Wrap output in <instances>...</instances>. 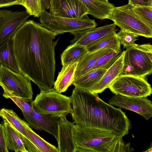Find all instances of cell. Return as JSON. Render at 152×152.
<instances>
[{
  "instance_id": "e0dca14e",
  "label": "cell",
  "mask_w": 152,
  "mask_h": 152,
  "mask_svg": "<svg viewBox=\"0 0 152 152\" xmlns=\"http://www.w3.org/2000/svg\"><path fill=\"white\" fill-rule=\"evenodd\" d=\"M124 53L125 50L122 51L119 58L107 70L101 79L91 88L90 91L98 94L108 88L110 85L121 73Z\"/></svg>"
},
{
  "instance_id": "44dd1931",
  "label": "cell",
  "mask_w": 152,
  "mask_h": 152,
  "mask_svg": "<svg viewBox=\"0 0 152 152\" xmlns=\"http://www.w3.org/2000/svg\"><path fill=\"white\" fill-rule=\"evenodd\" d=\"M121 45L116 31L107 35L86 47L88 52L93 53L101 50L112 49L121 52Z\"/></svg>"
},
{
  "instance_id": "d6a6232c",
  "label": "cell",
  "mask_w": 152,
  "mask_h": 152,
  "mask_svg": "<svg viewBox=\"0 0 152 152\" xmlns=\"http://www.w3.org/2000/svg\"><path fill=\"white\" fill-rule=\"evenodd\" d=\"M4 125L0 124V152H8Z\"/></svg>"
},
{
  "instance_id": "6da1fadb",
  "label": "cell",
  "mask_w": 152,
  "mask_h": 152,
  "mask_svg": "<svg viewBox=\"0 0 152 152\" xmlns=\"http://www.w3.org/2000/svg\"><path fill=\"white\" fill-rule=\"evenodd\" d=\"M58 34L40 24L26 21L11 38L13 53L20 73L36 84L40 91L54 86L55 48Z\"/></svg>"
},
{
  "instance_id": "e575fe53",
  "label": "cell",
  "mask_w": 152,
  "mask_h": 152,
  "mask_svg": "<svg viewBox=\"0 0 152 152\" xmlns=\"http://www.w3.org/2000/svg\"><path fill=\"white\" fill-rule=\"evenodd\" d=\"M128 2L133 6H150L149 0H129Z\"/></svg>"
},
{
  "instance_id": "f35d334b",
  "label": "cell",
  "mask_w": 152,
  "mask_h": 152,
  "mask_svg": "<svg viewBox=\"0 0 152 152\" xmlns=\"http://www.w3.org/2000/svg\"><path fill=\"white\" fill-rule=\"evenodd\" d=\"M96 1L103 3H107L109 2H108V0H96Z\"/></svg>"
},
{
  "instance_id": "ba28073f",
  "label": "cell",
  "mask_w": 152,
  "mask_h": 152,
  "mask_svg": "<svg viewBox=\"0 0 152 152\" xmlns=\"http://www.w3.org/2000/svg\"><path fill=\"white\" fill-rule=\"evenodd\" d=\"M31 80L21 73L15 72L4 66H0V86L4 90L28 102L32 101Z\"/></svg>"
},
{
  "instance_id": "cb8c5ba5",
  "label": "cell",
  "mask_w": 152,
  "mask_h": 152,
  "mask_svg": "<svg viewBox=\"0 0 152 152\" xmlns=\"http://www.w3.org/2000/svg\"><path fill=\"white\" fill-rule=\"evenodd\" d=\"M4 66L13 71L19 73L13 53V41L9 39L0 45V66Z\"/></svg>"
},
{
  "instance_id": "836d02e7",
  "label": "cell",
  "mask_w": 152,
  "mask_h": 152,
  "mask_svg": "<svg viewBox=\"0 0 152 152\" xmlns=\"http://www.w3.org/2000/svg\"><path fill=\"white\" fill-rule=\"evenodd\" d=\"M136 45L140 49L145 52L152 60V46L151 44L149 43L142 45L136 44Z\"/></svg>"
},
{
  "instance_id": "60d3db41",
  "label": "cell",
  "mask_w": 152,
  "mask_h": 152,
  "mask_svg": "<svg viewBox=\"0 0 152 152\" xmlns=\"http://www.w3.org/2000/svg\"><path fill=\"white\" fill-rule=\"evenodd\" d=\"M0 110H1V109H0Z\"/></svg>"
},
{
  "instance_id": "30bf717a",
  "label": "cell",
  "mask_w": 152,
  "mask_h": 152,
  "mask_svg": "<svg viewBox=\"0 0 152 152\" xmlns=\"http://www.w3.org/2000/svg\"><path fill=\"white\" fill-rule=\"evenodd\" d=\"M108 104L136 112L148 120L152 116V102L146 97L133 98L116 95Z\"/></svg>"
},
{
  "instance_id": "2e32d148",
  "label": "cell",
  "mask_w": 152,
  "mask_h": 152,
  "mask_svg": "<svg viewBox=\"0 0 152 152\" xmlns=\"http://www.w3.org/2000/svg\"><path fill=\"white\" fill-rule=\"evenodd\" d=\"M136 45V44L134 46L126 48L125 52L128 55L136 76L145 77L152 73V60Z\"/></svg>"
},
{
  "instance_id": "5b68a950",
  "label": "cell",
  "mask_w": 152,
  "mask_h": 152,
  "mask_svg": "<svg viewBox=\"0 0 152 152\" xmlns=\"http://www.w3.org/2000/svg\"><path fill=\"white\" fill-rule=\"evenodd\" d=\"M88 14L79 18H69L55 16L44 10L39 16V21L42 26L58 34L71 33L96 27L95 20L90 19Z\"/></svg>"
},
{
  "instance_id": "7c38bea8",
  "label": "cell",
  "mask_w": 152,
  "mask_h": 152,
  "mask_svg": "<svg viewBox=\"0 0 152 152\" xmlns=\"http://www.w3.org/2000/svg\"><path fill=\"white\" fill-rule=\"evenodd\" d=\"M116 26L113 23L71 33L74 37L70 41L71 44H76L87 47L104 37L116 31Z\"/></svg>"
},
{
  "instance_id": "603a6c76",
  "label": "cell",
  "mask_w": 152,
  "mask_h": 152,
  "mask_svg": "<svg viewBox=\"0 0 152 152\" xmlns=\"http://www.w3.org/2000/svg\"><path fill=\"white\" fill-rule=\"evenodd\" d=\"M88 53L86 46L76 44H71L61 55V64L64 66L78 62Z\"/></svg>"
},
{
  "instance_id": "3957f363",
  "label": "cell",
  "mask_w": 152,
  "mask_h": 152,
  "mask_svg": "<svg viewBox=\"0 0 152 152\" xmlns=\"http://www.w3.org/2000/svg\"><path fill=\"white\" fill-rule=\"evenodd\" d=\"M73 134L76 152H128L134 149L122 137L106 130L74 124Z\"/></svg>"
},
{
  "instance_id": "1f68e13d",
  "label": "cell",
  "mask_w": 152,
  "mask_h": 152,
  "mask_svg": "<svg viewBox=\"0 0 152 152\" xmlns=\"http://www.w3.org/2000/svg\"><path fill=\"white\" fill-rule=\"evenodd\" d=\"M120 75L136 76L135 70L131 64L128 54L125 50L122 71Z\"/></svg>"
},
{
  "instance_id": "9a60e30c",
  "label": "cell",
  "mask_w": 152,
  "mask_h": 152,
  "mask_svg": "<svg viewBox=\"0 0 152 152\" xmlns=\"http://www.w3.org/2000/svg\"><path fill=\"white\" fill-rule=\"evenodd\" d=\"M57 122L58 152H76L73 134L75 123L62 117L58 118Z\"/></svg>"
},
{
  "instance_id": "4dcf8cb0",
  "label": "cell",
  "mask_w": 152,
  "mask_h": 152,
  "mask_svg": "<svg viewBox=\"0 0 152 152\" xmlns=\"http://www.w3.org/2000/svg\"><path fill=\"white\" fill-rule=\"evenodd\" d=\"M120 53L112 50L106 53L97 60L91 70L101 68L114 57Z\"/></svg>"
},
{
  "instance_id": "9c48e42d",
  "label": "cell",
  "mask_w": 152,
  "mask_h": 152,
  "mask_svg": "<svg viewBox=\"0 0 152 152\" xmlns=\"http://www.w3.org/2000/svg\"><path fill=\"white\" fill-rule=\"evenodd\" d=\"M30 16L26 11L0 10V45L11 38Z\"/></svg>"
},
{
  "instance_id": "8fae6325",
  "label": "cell",
  "mask_w": 152,
  "mask_h": 152,
  "mask_svg": "<svg viewBox=\"0 0 152 152\" xmlns=\"http://www.w3.org/2000/svg\"><path fill=\"white\" fill-rule=\"evenodd\" d=\"M49 9L50 14L62 17L77 18L88 14L87 9L79 0H51Z\"/></svg>"
},
{
  "instance_id": "4fadbf2b",
  "label": "cell",
  "mask_w": 152,
  "mask_h": 152,
  "mask_svg": "<svg viewBox=\"0 0 152 152\" xmlns=\"http://www.w3.org/2000/svg\"><path fill=\"white\" fill-rule=\"evenodd\" d=\"M0 116L4 122L8 123L23 141L28 152H41L29 138L22 120L12 109L3 108L0 110Z\"/></svg>"
},
{
  "instance_id": "ffe728a7",
  "label": "cell",
  "mask_w": 152,
  "mask_h": 152,
  "mask_svg": "<svg viewBox=\"0 0 152 152\" xmlns=\"http://www.w3.org/2000/svg\"><path fill=\"white\" fill-rule=\"evenodd\" d=\"M113 50L112 49L101 50L92 53H88L77 65L75 74V79L90 71L97 60L102 56Z\"/></svg>"
},
{
  "instance_id": "8d00e7d4",
  "label": "cell",
  "mask_w": 152,
  "mask_h": 152,
  "mask_svg": "<svg viewBox=\"0 0 152 152\" xmlns=\"http://www.w3.org/2000/svg\"><path fill=\"white\" fill-rule=\"evenodd\" d=\"M51 0H42V7L43 10L49 9L50 2Z\"/></svg>"
},
{
  "instance_id": "74e56055",
  "label": "cell",
  "mask_w": 152,
  "mask_h": 152,
  "mask_svg": "<svg viewBox=\"0 0 152 152\" xmlns=\"http://www.w3.org/2000/svg\"><path fill=\"white\" fill-rule=\"evenodd\" d=\"M152 147L151 146V145L150 147H149L147 149L146 151H143V152H151L152 151Z\"/></svg>"
},
{
  "instance_id": "ac0fdd59",
  "label": "cell",
  "mask_w": 152,
  "mask_h": 152,
  "mask_svg": "<svg viewBox=\"0 0 152 152\" xmlns=\"http://www.w3.org/2000/svg\"><path fill=\"white\" fill-rule=\"evenodd\" d=\"M78 63L76 62L62 66L54 83L53 88L56 92L60 93L64 92L72 84Z\"/></svg>"
},
{
  "instance_id": "d590c367",
  "label": "cell",
  "mask_w": 152,
  "mask_h": 152,
  "mask_svg": "<svg viewBox=\"0 0 152 152\" xmlns=\"http://www.w3.org/2000/svg\"><path fill=\"white\" fill-rule=\"evenodd\" d=\"M20 4V0H0V8Z\"/></svg>"
},
{
  "instance_id": "d4e9b609",
  "label": "cell",
  "mask_w": 152,
  "mask_h": 152,
  "mask_svg": "<svg viewBox=\"0 0 152 152\" xmlns=\"http://www.w3.org/2000/svg\"><path fill=\"white\" fill-rule=\"evenodd\" d=\"M4 125L8 150L15 152H28L20 137L11 127L5 122Z\"/></svg>"
},
{
  "instance_id": "f546056e",
  "label": "cell",
  "mask_w": 152,
  "mask_h": 152,
  "mask_svg": "<svg viewBox=\"0 0 152 152\" xmlns=\"http://www.w3.org/2000/svg\"><path fill=\"white\" fill-rule=\"evenodd\" d=\"M116 35L120 45H123L126 48L134 46L136 44L134 42L138 36L134 34L121 29Z\"/></svg>"
},
{
  "instance_id": "7a4b0ae2",
  "label": "cell",
  "mask_w": 152,
  "mask_h": 152,
  "mask_svg": "<svg viewBox=\"0 0 152 152\" xmlns=\"http://www.w3.org/2000/svg\"><path fill=\"white\" fill-rule=\"evenodd\" d=\"M70 97L71 114L75 124L110 131L122 137L129 134L132 125L126 113L103 101L98 94L75 87Z\"/></svg>"
},
{
  "instance_id": "7402d4cb",
  "label": "cell",
  "mask_w": 152,
  "mask_h": 152,
  "mask_svg": "<svg viewBox=\"0 0 152 152\" xmlns=\"http://www.w3.org/2000/svg\"><path fill=\"white\" fill-rule=\"evenodd\" d=\"M104 68H98L91 70L75 79L72 84L75 87L89 90L101 78L107 71Z\"/></svg>"
},
{
  "instance_id": "484cf974",
  "label": "cell",
  "mask_w": 152,
  "mask_h": 152,
  "mask_svg": "<svg viewBox=\"0 0 152 152\" xmlns=\"http://www.w3.org/2000/svg\"><path fill=\"white\" fill-rule=\"evenodd\" d=\"M23 123L29 138L41 152H58L57 148L35 132L26 122L23 120Z\"/></svg>"
},
{
  "instance_id": "f1b7e54d",
  "label": "cell",
  "mask_w": 152,
  "mask_h": 152,
  "mask_svg": "<svg viewBox=\"0 0 152 152\" xmlns=\"http://www.w3.org/2000/svg\"><path fill=\"white\" fill-rule=\"evenodd\" d=\"M2 95L5 98L11 99L20 109L23 113H29L32 109L31 104L20 97L4 90Z\"/></svg>"
},
{
  "instance_id": "4316f807",
  "label": "cell",
  "mask_w": 152,
  "mask_h": 152,
  "mask_svg": "<svg viewBox=\"0 0 152 152\" xmlns=\"http://www.w3.org/2000/svg\"><path fill=\"white\" fill-rule=\"evenodd\" d=\"M132 9L140 19L152 29V7L132 6Z\"/></svg>"
},
{
  "instance_id": "8992f818",
  "label": "cell",
  "mask_w": 152,
  "mask_h": 152,
  "mask_svg": "<svg viewBox=\"0 0 152 152\" xmlns=\"http://www.w3.org/2000/svg\"><path fill=\"white\" fill-rule=\"evenodd\" d=\"M108 19L122 30L146 38L152 37V29L140 19L129 4L115 7Z\"/></svg>"
},
{
  "instance_id": "d6986e66",
  "label": "cell",
  "mask_w": 152,
  "mask_h": 152,
  "mask_svg": "<svg viewBox=\"0 0 152 152\" xmlns=\"http://www.w3.org/2000/svg\"><path fill=\"white\" fill-rule=\"evenodd\" d=\"M88 10V14L101 20L108 19L115 7L108 2L104 3L96 0H79Z\"/></svg>"
},
{
  "instance_id": "52a82bcc",
  "label": "cell",
  "mask_w": 152,
  "mask_h": 152,
  "mask_svg": "<svg viewBox=\"0 0 152 152\" xmlns=\"http://www.w3.org/2000/svg\"><path fill=\"white\" fill-rule=\"evenodd\" d=\"M116 95L133 97H146L152 94L151 85L145 77L120 75L108 87Z\"/></svg>"
},
{
  "instance_id": "ab89813d",
  "label": "cell",
  "mask_w": 152,
  "mask_h": 152,
  "mask_svg": "<svg viewBox=\"0 0 152 152\" xmlns=\"http://www.w3.org/2000/svg\"><path fill=\"white\" fill-rule=\"evenodd\" d=\"M149 3L150 6L152 7V0H149Z\"/></svg>"
},
{
  "instance_id": "277c9868",
  "label": "cell",
  "mask_w": 152,
  "mask_h": 152,
  "mask_svg": "<svg viewBox=\"0 0 152 152\" xmlns=\"http://www.w3.org/2000/svg\"><path fill=\"white\" fill-rule=\"evenodd\" d=\"M30 103L36 111L50 117L65 118L72 111L70 97L56 92L53 88L40 91Z\"/></svg>"
},
{
  "instance_id": "83f0119b",
  "label": "cell",
  "mask_w": 152,
  "mask_h": 152,
  "mask_svg": "<svg viewBox=\"0 0 152 152\" xmlns=\"http://www.w3.org/2000/svg\"><path fill=\"white\" fill-rule=\"evenodd\" d=\"M20 4L26 9V11L30 15L39 17L43 10L42 0H20Z\"/></svg>"
},
{
  "instance_id": "5bb4252c",
  "label": "cell",
  "mask_w": 152,
  "mask_h": 152,
  "mask_svg": "<svg viewBox=\"0 0 152 152\" xmlns=\"http://www.w3.org/2000/svg\"><path fill=\"white\" fill-rule=\"evenodd\" d=\"M23 113L25 120L31 128L45 131L53 136L57 140L58 118L38 113L32 107L30 113Z\"/></svg>"
}]
</instances>
